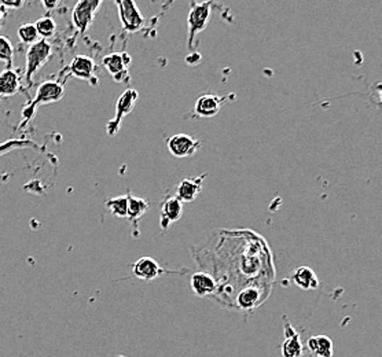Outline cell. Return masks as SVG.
Returning a JSON list of instances; mask_svg holds the SVG:
<instances>
[{
  "label": "cell",
  "instance_id": "21",
  "mask_svg": "<svg viewBox=\"0 0 382 357\" xmlns=\"http://www.w3.org/2000/svg\"><path fill=\"white\" fill-rule=\"evenodd\" d=\"M26 146H33L36 147L38 150H40V146L36 144L33 140L30 139H10L7 142H3L0 143V157L4 156V154H9L10 152H14V150H18V149H23Z\"/></svg>",
  "mask_w": 382,
  "mask_h": 357
},
{
  "label": "cell",
  "instance_id": "8",
  "mask_svg": "<svg viewBox=\"0 0 382 357\" xmlns=\"http://www.w3.org/2000/svg\"><path fill=\"white\" fill-rule=\"evenodd\" d=\"M131 64V57L127 52H112L106 55L102 61L103 67L111 73L117 83H127L131 76L128 73V65Z\"/></svg>",
  "mask_w": 382,
  "mask_h": 357
},
{
  "label": "cell",
  "instance_id": "3",
  "mask_svg": "<svg viewBox=\"0 0 382 357\" xmlns=\"http://www.w3.org/2000/svg\"><path fill=\"white\" fill-rule=\"evenodd\" d=\"M103 0H79L72 11V23L79 33H86Z\"/></svg>",
  "mask_w": 382,
  "mask_h": 357
},
{
  "label": "cell",
  "instance_id": "14",
  "mask_svg": "<svg viewBox=\"0 0 382 357\" xmlns=\"http://www.w3.org/2000/svg\"><path fill=\"white\" fill-rule=\"evenodd\" d=\"M133 272L137 279L150 282L164 273V269L159 267L157 261L152 257H140L133 266Z\"/></svg>",
  "mask_w": 382,
  "mask_h": 357
},
{
  "label": "cell",
  "instance_id": "20",
  "mask_svg": "<svg viewBox=\"0 0 382 357\" xmlns=\"http://www.w3.org/2000/svg\"><path fill=\"white\" fill-rule=\"evenodd\" d=\"M127 197H128V213H127V217L131 220V223L134 224V227H136L139 219L147 212L149 203L146 200L137 198V197H134L131 194H127Z\"/></svg>",
  "mask_w": 382,
  "mask_h": 357
},
{
  "label": "cell",
  "instance_id": "2",
  "mask_svg": "<svg viewBox=\"0 0 382 357\" xmlns=\"http://www.w3.org/2000/svg\"><path fill=\"white\" fill-rule=\"evenodd\" d=\"M51 54L52 45L45 39H40L36 43L29 45L25 57V83L28 87L33 84L35 74L40 67H45Z\"/></svg>",
  "mask_w": 382,
  "mask_h": 357
},
{
  "label": "cell",
  "instance_id": "28",
  "mask_svg": "<svg viewBox=\"0 0 382 357\" xmlns=\"http://www.w3.org/2000/svg\"><path fill=\"white\" fill-rule=\"evenodd\" d=\"M6 18V8L3 6H0V23Z\"/></svg>",
  "mask_w": 382,
  "mask_h": 357
},
{
  "label": "cell",
  "instance_id": "22",
  "mask_svg": "<svg viewBox=\"0 0 382 357\" xmlns=\"http://www.w3.org/2000/svg\"><path fill=\"white\" fill-rule=\"evenodd\" d=\"M106 208L112 212L116 217H127L128 213V197H116L106 201Z\"/></svg>",
  "mask_w": 382,
  "mask_h": 357
},
{
  "label": "cell",
  "instance_id": "27",
  "mask_svg": "<svg viewBox=\"0 0 382 357\" xmlns=\"http://www.w3.org/2000/svg\"><path fill=\"white\" fill-rule=\"evenodd\" d=\"M40 1H42V4H43V7H45L47 11H51V10H54V8L58 7V4H60L61 0H40Z\"/></svg>",
  "mask_w": 382,
  "mask_h": 357
},
{
  "label": "cell",
  "instance_id": "7",
  "mask_svg": "<svg viewBox=\"0 0 382 357\" xmlns=\"http://www.w3.org/2000/svg\"><path fill=\"white\" fill-rule=\"evenodd\" d=\"M168 152L176 158H190L201 147V142L190 135L178 134L171 136L167 142Z\"/></svg>",
  "mask_w": 382,
  "mask_h": 357
},
{
  "label": "cell",
  "instance_id": "26",
  "mask_svg": "<svg viewBox=\"0 0 382 357\" xmlns=\"http://www.w3.org/2000/svg\"><path fill=\"white\" fill-rule=\"evenodd\" d=\"M25 3V0H0V6H3L6 10L7 8H21Z\"/></svg>",
  "mask_w": 382,
  "mask_h": 357
},
{
  "label": "cell",
  "instance_id": "24",
  "mask_svg": "<svg viewBox=\"0 0 382 357\" xmlns=\"http://www.w3.org/2000/svg\"><path fill=\"white\" fill-rule=\"evenodd\" d=\"M18 38L20 40L25 43V45H33L38 42L39 39V35H38V30H36V26L35 23H23L20 28H18Z\"/></svg>",
  "mask_w": 382,
  "mask_h": 357
},
{
  "label": "cell",
  "instance_id": "13",
  "mask_svg": "<svg viewBox=\"0 0 382 357\" xmlns=\"http://www.w3.org/2000/svg\"><path fill=\"white\" fill-rule=\"evenodd\" d=\"M69 73L80 80L95 81V62L87 55H77L68 67ZM98 81V80H96Z\"/></svg>",
  "mask_w": 382,
  "mask_h": 357
},
{
  "label": "cell",
  "instance_id": "10",
  "mask_svg": "<svg viewBox=\"0 0 382 357\" xmlns=\"http://www.w3.org/2000/svg\"><path fill=\"white\" fill-rule=\"evenodd\" d=\"M285 320V335L286 339L282 344V356L283 357H301L304 352V345L301 342L300 335L297 334L296 329L286 316H283Z\"/></svg>",
  "mask_w": 382,
  "mask_h": 357
},
{
  "label": "cell",
  "instance_id": "12",
  "mask_svg": "<svg viewBox=\"0 0 382 357\" xmlns=\"http://www.w3.org/2000/svg\"><path fill=\"white\" fill-rule=\"evenodd\" d=\"M227 99H228V96H218L213 94H205L197 101L194 113L198 117H203V118L213 117L220 112V109Z\"/></svg>",
  "mask_w": 382,
  "mask_h": 357
},
{
  "label": "cell",
  "instance_id": "18",
  "mask_svg": "<svg viewBox=\"0 0 382 357\" xmlns=\"http://www.w3.org/2000/svg\"><path fill=\"white\" fill-rule=\"evenodd\" d=\"M292 280L294 285H297L303 290H316L319 286L318 276L314 269L310 267H300L296 269L292 275Z\"/></svg>",
  "mask_w": 382,
  "mask_h": 357
},
{
  "label": "cell",
  "instance_id": "6",
  "mask_svg": "<svg viewBox=\"0 0 382 357\" xmlns=\"http://www.w3.org/2000/svg\"><path fill=\"white\" fill-rule=\"evenodd\" d=\"M210 10H212V1H203L200 4L193 6V8H191V11L189 14V18H187V23H189V45H190V47L193 45L194 38L200 32H203L208 23H209Z\"/></svg>",
  "mask_w": 382,
  "mask_h": 357
},
{
  "label": "cell",
  "instance_id": "5",
  "mask_svg": "<svg viewBox=\"0 0 382 357\" xmlns=\"http://www.w3.org/2000/svg\"><path fill=\"white\" fill-rule=\"evenodd\" d=\"M137 98H139V94H137L136 89H128L127 91H124V94L117 101L114 118L111 120L108 123V125H106L108 134L111 135V136H114L118 132L123 118L134 110Z\"/></svg>",
  "mask_w": 382,
  "mask_h": 357
},
{
  "label": "cell",
  "instance_id": "23",
  "mask_svg": "<svg viewBox=\"0 0 382 357\" xmlns=\"http://www.w3.org/2000/svg\"><path fill=\"white\" fill-rule=\"evenodd\" d=\"M36 26V30H38V35L42 38V39H48V38H52L57 32V23L52 17H43L40 20H38V23H35Z\"/></svg>",
  "mask_w": 382,
  "mask_h": 357
},
{
  "label": "cell",
  "instance_id": "9",
  "mask_svg": "<svg viewBox=\"0 0 382 357\" xmlns=\"http://www.w3.org/2000/svg\"><path fill=\"white\" fill-rule=\"evenodd\" d=\"M264 298L266 297H263V289L262 288L254 286V285H252V286L247 285L237 294V307L241 311L250 312L254 308H257L263 302Z\"/></svg>",
  "mask_w": 382,
  "mask_h": 357
},
{
  "label": "cell",
  "instance_id": "17",
  "mask_svg": "<svg viewBox=\"0 0 382 357\" xmlns=\"http://www.w3.org/2000/svg\"><path fill=\"white\" fill-rule=\"evenodd\" d=\"M20 86V74L14 69L7 67L0 73V98L16 95Z\"/></svg>",
  "mask_w": 382,
  "mask_h": 357
},
{
  "label": "cell",
  "instance_id": "1",
  "mask_svg": "<svg viewBox=\"0 0 382 357\" xmlns=\"http://www.w3.org/2000/svg\"><path fill=\"white\" fill-rule=\"evenodd\" d=\"M64 96H65V87L60 81H55V80L43 81L36 89L35 98L28 103V106L23 110V120L21 123V128H23L35 117L39 106L58 102Z\"/></svg>",
  "mask_w": 382,
  "mask_h": 357
},
{
  "label": "cell",
  "instance_id": "25",
  "mask_svg": "<svg viewBox=\"0 0 382 357\" xmlns=\"http://www.w3.org/2000/svg\"><path fill=\"white\" fill-rule=\"evenodd\" d=\"M14 57V47L6 36H0V61L11 67Z\"/></svg>",
  "mask_w": 382,
  "mask_h": 357
},
{
  "label": "cell",
  "instance_id": "19",
  "mask_svg": "<svg viewBox=\"0 0 382 357\" xmlns=\"http://www.w3.org/2000/svg\"><path fill=\"white\" fill-rule=\"evenodd\" d=\"M307 348L315 357H333V341L327 335L311 336Z\"/></svg>",
  "mask_w": 382,
  "mask_h": 357
},
{
  "label": "cell",
  "instance_id": "4",
  "mask_svg": "<svg viewBox=\"0 0 382 357\" xmlns=\"http://www.w3.org/2000/svg\"><path fill=\"white\" fill-rule=\"evenodd\" d=\"M114 3L117 6V11L124 30L128 33H135L140 30L145 18L136 6L135 0H114Z\"/></svg>",
  "mask_w": 382,
  "mask_h": 357
},
{
  "label": "cell",
  "instance_id": "15",
  "mask_svg": "<svg viewBox=\"0 0 382 357\" xmlns=\"http://www.w3.org/2000/svg\"><path fill=\"white\" fill-rule=\"evenodd\" d=\"M190 282H191V289L198 297H208V295L216 294L218 291L216 279L208 272H196L191 276Z\"/></svg>",
  "mask_w": 382,
  "mask_h": 357
},
{
  "label": "cell",
  "instance_id": "11",
  "mask_svg": "<svg viewBox=\"0 0 382 357\" xmlns=\"http://www.w3.org/2000/svg\"><path fill=\"white\" fill-rule=\"evenodd\" d=\"M205 178H206V175H201L198 178H187L181 180L178 188H176L175 197L181 203H190V202L196 201L203 190Z\"/></svg>",
  "mask_w": 382,
  "mask_h": 357
},
{
  "label": "cell",
  "instance_id": "16",
  "mask_svg": "<svg viewBox=\"0 0 382 357\" xmlns=\"http://www.w3.org/2000/svg\"><path fill=\"white\" fill-rule=\"evenodd\" d=\"M183 215V203L176 197H168L161 208V228L167 230L169 225L178 222Z\"/></svg>",
  "mask_w": 382,
  "mask_h": 357
}]
</instances>
